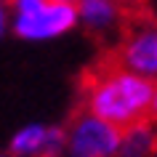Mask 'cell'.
Here are the masks:
<instances>
[{"label": "cell", "mask_w": 157, "mask_h": 157, "mask_svg": "<svg viewBox=\"0 0 157 157\" xmlns=\"http://www.w3.org/2000/svg\"><path fill=\"white\" fill-rule=\"evenodd\" d=\"M11 32L27 43H48L77 27V8L53 0H8Z\"/></svg>", "instance_id": "2"}, {"label": "cell", "mask_w": 157, "mask_h": 157, "mask_svg": "<svg viewBox=\"0 0 157 157\" xmlns=\"http://www.w3.org/2000/svg\"><path fill=\"white\" fill-rule=\"evenodd\" d=\"M155 83L123 69L112 59H104L83 75L80 96L83 109L125 131L131 125L149 120Z\"/></svg>", "instance_id": "1"}, {"label": "cell", "mask_w": 157, "mask_h": 157, "mask_svg": "<svg viewBox=\"0 0 157 157\" xmlns=\"http://www.w3.org/2000/svg\"><path fill=\"white\" fill-rule=\"evenodd\" d=\"M149 120L157 123V83H155V93H152V107H149Z\"/></svg>", "instance_id": "9"}, {"label": "cell", "mask_w": 157, "mask_h": 157, "mask_svg": "<svg viewBox=\"0 0 157 157\" xmlns=\"http://www.w3.org/2000/svg\"><path fill=\"white\" fill-rule=\"evenodd\" d=\"M13 157H64V128L48 123H27L8 141Z\"/></svg>", "instance_id": "5"}, {"label": "cell", "mask_w": 157, "mask_h": 157, "mask_svg": "<svg viewBox=\"0 0 157 157\" xmlns=\"http://www.w3.org/2000/svg\"><path fill=\"white\" fill-rule=\"evenodd\" d=\"M77 24L93 37H107L115 29H125V8L120 0H77Z\"/></svg>", "instance_id": "6"}, {"label": "cell", "mask_w": 157, "mask_h": 157, "mask_svg": "<svg viewBox=\"0 0 157 157\" xmlns=\"http://www.w3.org/2000/svg\"><path fill=\"white\" fill-rule=\"evenodd\" d=\"M53 3H64V6H77V0H53Z\"/></svg>", "instance_id": "11"}, {"label": "cell", "mask_w": 157, "mask_h": 157, "mask_svg": "<svg viewBox=\"0 0 157 157\" xmlns=\"http://www.w3.org/2000/svg\"><path fill=\"white\" fill-rule=\"evenodd\" d=\"M120 133L112 123L80 109L64 128V157H117Z\"/></svg>", "instance_id": "3"}, {"label": "cell", "mask_w": 157, "mask_h": 157, "mask_svg": "<svg viewBox=\"0 0 157 157\" xmlns=\"http://www.w3.org/2000/svg\"><path fill=\"white\" fill-rule=\"evenodd\" d=\"M11 27V19H8V3L0 0V37L6 35V29Z\"/></svg>", "instance_id": "8"}, {"label": "cell", "mask_w": 157, "mask_h": 157, "mask_svg": "<svg viewBox=\"0 0 157 157\" xmlns=\"http://www.w3.org/2000/svg\"><path fill=\"white\" fill-rule=\"evenodd\" d=\"M117 157H157V123L141 120L120 133Z\"/></svg>", "instance_id": "7"}, {"label": "cell", "mask_w": 157, "mask_h": 157, "mask_svg": "<svg viewBox=\"0 0 157 157\" xmlns=\"http://www.w3.org/2000/svg\"><path fill=\"white\" fill-rule=\"evenodd\" d=\"M109 59L123 69L157 83V21L139 19L123 29Z\"/></svg>", "instance_id": "4"}, {"label": "cell", "mask_w": 157, "mask_h": 157, "mask_svg": "<svg viewBox=\"0 0 157 157\" xmlns=\"http://www.w3.org/2000/svg\"><path fill=\"white\" fill-rule=\"evenodd\" d=\"M0 157H3V155H0Z\"/></svg>", "instance_id": "12"}, {"label": "cell", "mask_w": 157, "mask_h": 157, "mask_svg": "<svg viewBox=\"0 0 157 157\" xmlns=\"http://www.w3.org/2000/svg\"><path fill=\"white\" fill-rule=\"evenodd\" d=\"M120 3H123V6H125L128 11H136V8H141V6H144L147 0H120Z\"/></svg>", "instance_id": "10"}]
</instances>
